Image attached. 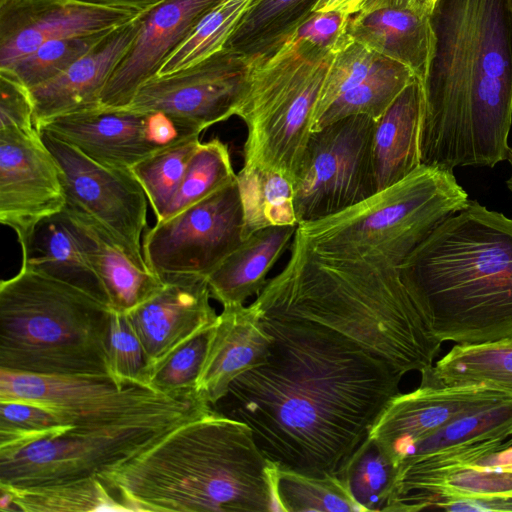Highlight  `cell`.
<instances>
[{
	"label": "cell",
	"mask_w": 512,
	"mask_h": 512,
	"mask_svg": "<svg viewBox=\"0 0 512 512\" xmlns=\"http://www.w3.org/2000/svg\"><path fill=\"white\" fill-rule=\"evenodd\" d=\"M401 379L326 369L271 344L266 362L238 376L213 408L246 423L278 467L338 476Z\"/></svg>",
	"instance_id": "cell-1"
},
{
	"label": "cell",
	"mask_w": 512,
	"mask_h": 512,
	"mask_svg": "<svg viewBox=\"0 0 512 512\" xmlns=\"http://www.w3.org/2000/svg\"><path fill=\"white\" fill-rule=\"evenodd\" d=\"M423 88L421 164L453 171L507 159L512 126L509 0H437Z\"/></svg>",
	"instance_id": "cell-2"
},
{
	"label": "cell",
	"mask_w": 512,
	"mask_h": 512,
	"mask_svg": "<svg viewBox=\"0 0 512 512\" xmlns=\"http://www.w3.org/2000/svg\"><path fill=\"white\" fill-rule=\"evenodd\" d=\"M251 306L333 328L403 375H427L442 345L431 334L398 264L375 253H317L297 232L284 268L268 280Z\"/></svg>",
	"instance_id": "cell-3"
},
{
	"label": "cell",
	"mask_w": 512,
	"mask_h": 512,
	"mask_svg": "<svg viewBox=\"0 0 512 512\" xmlns=\"http://www.w3.org/2000/svg\"><path fill=\"white\" fill-rule=\"evenodd\" d=\"M274 465L246 423L213 409L97 477L127 511L277 512Z\"/></svg>",
	"instance_id": "cell-4"
},
{
	"label": "cell",
	"mask_w": 512,
	"mask_h": 512,
	"mask_svg": "<svg viewBox=\"0 0 512 512\" xmlns=\"http://www.w3.org/2000/svg\"><path fill=\"white\" fill-rule=\"evenodd\" d=\"M399 268L440 343L512 342V218L469 200Z\"/></svg>",
	"instance_id": "cell-5"
},
{
	"label": "cell",
	"mask_w": 512,
	"mask_h": 512,
	"mask_svg": "<svg viewBox=\"0 0 512 512\" xmlns=\"http://www.w3.org/2000/svg\"><path fill=\"white\" fill-rule=\"evenodd\" d=\"M111 312L79 288L20 267L0 283V370L112 377Z\"/></svg>",
	"instance_id": "cell-6"
},
{
	"label": "cell",
	"mask_w": 512,
	"mask_h": 512,
	"mask_svg": "<svg viewBox=\"0 0 512 512\" xmlns=\"http://www.w3.org/2000/svg\"><path fill=\"white\" fill-rule=\"evenodd\" d=\"M333 57L291 35L251 60L236 111L247 129L243 168L271 171L296 183Z\"/></svg>",
	"instance_id": "cell-7"
},
{
	"label": "cell",
	"mask_w": 512,
	"mask_h": 512,
	"mask_svg": "<svg viewBox=\"0 0 512 512\" xmlns=\"http://www.w3.org/2000/svg\"><path fill=\"white\" fill-rule=\"evenodd\" d=\"M468 194L453 171L421 164L401 181L296 232L317 253H376L400 265L441 221L464 208Z\"/></svg>",
	"instance_id": "cell-8"
},
{
	"label": "cell",
	"mask_w": 512,
	"mask_h": 512,
	"mask_svg": "<svg viewBox=\"0 0 512 512\" xmlns=\"http://www.w3.org/2000/svg\"><path fill=\"white\" fill-rule=\"evenodd\" d=\"M23 401L54 412L76 429H98L168 414H206L196 390L166 394L121 385L108 376H47L0 370V401Z\"/></svg>",
	"instance_id": "cell-9"
},
{
	"label": "cell",
	"mask_w": 512,
	"mask_h": 512,
	"mask_svg": "<svg viewBox=\"0 0 512 512\" xmlns=\"http://www.w3.org/2000/svg\"><path fill=\"white\" fill-rule=\"evenodd\" d=\"M206 414H168L98 429L73 428L39 440L0 458V489L97 476L104 468L140 454L177 426Z\"/></svg>",
	"instance_id": "cell-10"
},
{
	"label": "cell",
	"mask_w": 512,
	"mask_h": 512,
	"mask_svg": "<svg viewBox=\"0 0 512 512\" xmlns=\"http://www.w3.org/2000/svg\"><path fill=\"white\" fill-rule=\"evenodd\" d=\"M375 125L370 117L352 115L312 132L294 184L298 225L338 213L377 192Z\"/></svg>",
	"instance_id": "cell-11"
},
{
	"label": "cell",
	"mask_w": 512,
	"mask_h": 512,
	"mask_svg": "<svg viewBox=\"0 0 512 512\" xmlns=\"http://www.w3.org/2000/svg\"><path fill=\"white\" fill-rule=\"evenodd\" d=\"M244 241L237 178L203 200L145 231L142 252L161 279L208 275Z\"/></svg>",
	"instance_id": "cell-12"
},
{
	"label": "cell",
	"mask_w": 512,
	"mask_h": 512,
	"mask_svg": "<svg viewBox=\"0 0 512 512\" xmlns=\"http://www.w3.org/2000/svg\"><path fill=\"white\" fill-rule=\"evenodd\" d=\"M251 60L223 48L173 73L155 76L137 90L129 108L160 111L192 134L236 116Z\"/></svg>",
	"instance_id": "cell-13"
},
{
	"label": "cell",
	"mask_w": 512,
	"mask_h": 512,
	"mask_svg": "<svg viewBox=\"0 0 512 512\" xmlns=\"http://www.w3.org/2000/svg\"><path fill=\"white\" fill-rule=\"evenodd\" d=\"M39 133L59 166L66 203L98 221L138 267L149 270L141 241L149 201L131 170L102 165L51 134Z\"/></svg>",
	"instance_id": "cell-14"
},
{
	"label": "cell",
	"mask_w": 512,
	"mask_h": 512,
	"mask_svg": "<svg viewBox=\"0 0 512 512\" xmlns=\"http://www.w3.org/2000/svg\"><path fill=\"white\" fill-rule=\"evenodd\" d=\"M504 446V440H487L422 458L385 512L437 509L460 499H512V445Z\"/></svg>",
	"instance_id": "cell-15"
},
{
	"label": "cell",
	"mask_w": 512,
	"mask_h": 512,
	"mask_svg": "<svg viewBox=\"0 0 512 512\" xmlns=\"http://www.w3.org/2000/svg\"><path fill=\"white\" fill-rule=\"evenodd\" d=\"M65 204L59 166L39 131H0V222L16 233L20 247Z\"/></svg>",
	"instance_id": "cell-16"
},
{
	"label": "cell",
	"mask_w": 512,
	"mask_h": 512,
	"mask_svg": "<svg viewBox=\"0 0 512 512\" xmlns=\"http://www.w3.org/2000/svg\"><path fill=\"white\" fill-rule=\"evenodd\" d=\"M511 399L482 385L420 384L389 401L368 437L398 466L412 446L454 419Z\"/></svg>",
	"instance_id": "cell-17"
},
{
	"label": "cell",
	"mask_w": 512,
	"mask_h": 512,
	"mask_svg": "<svg viewBox=\"0 0 512 512\" xmlns=\"http://www.w3.org/2000/svg\"><path fill=\"white\" fill-rule=\"evenodd\" d=\"M222 1L164 0L142 11L137 36L105 85L100 104L129 106L139 87L157 76L200 20Z\"/></svg>",
	"instance_id": "cell-18"
},
{
	"label": "cell",
	"mask_w": 512,
	"mask_h": 512,
	"mask_svg": "<svg viewBox=\"0 0 512 512\" xmlns=\"http://www.w3.org/2000/svg\"><path fill=\"white\" fill-rule=\"evenodd\" d=\"M139 13L76 0H37L0 7V69L46 42L109 31Z\"/></svg>",
	"instance_id": "cell-19"
},
{
	"label": "cell",
	"mask_w": 512,
	"mask_h": 512,
	"mask_svg": "<svg viewBox=\"0 0 512 512\" xmlns=\"http://www.w3.org/2000/svg\"><path fill=\"white\" fill-rule=\"evenodd\" d=\"M162 280L164 286L159 292L126 313L144 349L150 379L153 370L172 352L211 327L218 316L210 304L206 277L172 276Z\"/></svg>",
	"instance_id": "cell-20"
},
{
	"label": "cell",
	"mask_w": 512,
	"mask_h": 512,
	"mask_svg": "<svg viewBox=\"0 0 512 512\" xmlns=\"http://www.w3.org/2000/svg\"><path fill=\"white\" fill-rule=\"evenodd\" d=\"M146 112L99 105L39 123L45 131L88 158L109 167L131 169L154 151L145 137Z\"/></svg>",
	"instance_id": "cell-21"
},
{
	"label": "cell",
	"mask_w": 512,
	"mask_h": 512,
	"mask_svg": "<svg viewBox=\"0 0 512 512\" xmlns=\"http://www.w3.org/2000/svg\"><path fill=\"white\" fill-rule=\"evenodd\" d=\"M140 14L110 30L63 73L29 89L35 127L50 118L101 105L105 85L137 36Z\"/></svg>",
	"instance_id": "cell-22"
},
{
	"label": "cell",
	"mask_w": 512,
	"mask_h": 512,
	"mask_svg": "<svg viewBox=\"0 0 512 512\" xmlns=\"http://www.w3.org/2000/svg\"><path fill=\"white\" fill-rule=\"evenodd\" d=\"M271 342L251 305L223 307L210 331L196 391L214 406L238 376L266 362Z\"/></svg>",
	"instance_id": "cell-23"
},
{
	"label": "cell",
	"mask_w": 512,
	"mask_h": 512,
	"mask_svg": "<svg viewBox=\"0 0 512 512\" xmlns=\"http://www.w3.org/2000/svg\"><path fill=\"white\" fill-rule=\"evenodd\" d=\"M61 212L81 252L103 284L112 310L128 313L162 289L164 281L138 267L93 217L70 203Z\"/></svg>",
	"instance_id": "cell-24"
},
{
	"label": "cell",
	"mask_w": 512,
	"mask_h": 512,
	"mask_svg": "<svg viewBox=\"0 0 512 512\" xmlns=\"http://www.w3.org/2000/svg\"><path fill=\"white\" fill-rule=\"evenodd\" d=\"M347 32L356 42L408 67L423 83L433 46L432 18L380 8L349 16Z\"/></svg>",
	"instance_id": "cell-25"
},
{
	"label": "cell",
	"mask_w": 512,
	"mask_h": 512,
	"mask_svg": "<svg viewBox=\"0 0 512 512\" xmlns=\"http://www.w3.org/2000/svg\"><path fill=\"white\" fill-rule=\"evenodd\" d=\"M296 230L297 225L270 226L251 234L208 275L211 297L225 307L258 295Z\"/></svg>",
	"instance_id": "cell-26"
},
{
	"label": "cell",
	"mask_w": 512,
	"mask_h": 512,
	"mask_svg": "<svg viewBox=\"0 0 512 512\" xmlns=\"http://www.w3.org/2000/svg\"><path fill=\"white\" fill-rule=\"evenodd\" d=\"M422 111L423 88L415 78L376 121L372 155L377 192L401 181L421 165Z\"/></svg>",
	"instance_id": "cell-27"
},
{
	"label": "cell",
	"mask_w": 512,
	"mask_h": 512,
	"mask_svg": "<svg viewBox=\"0 0 512 512\" xmlns=\"http://www.w3.org/2000/svg\"><path fill=\"white\" fill-rule=\"evenodd\" d=\"M21 252V268L79 288L110 306L103 284L81 252L62 212L40 221Z\"/></svg>",
	"instance_id": "cell-28"
},
{
	"label": "cell",
	"mask_w": 512,
	"mask_h": 512,
	"mask_svg": "<svg viewBox=\"0 0 512 512\" xmlns=\"http://www.w3.org/2000/svg\"><path fill=\"white\" fill-rule=\"evenodd\" d=\"M318 0H251L223 48L252 60L284 43Z\"/></svg>",
	"instance_id": "cell-29"
},
{
	"label": "cell",
	"mask_w": 512,
	"mask_h": 512,
	"mask_svg": "<svg viewBox=\"0 0 512 512\" xmlns=\"http://www.w3.org/2000/svg\"><path fill=\"white\" fill-rule=\"evenodd\" d=\"M421 384L482 385L512 396V342L455 344Z\"/></svg>",
	"instance_id": "cell-30"
},
{
	"label": "cell",
	"mask_w": 512,
	"mask_h": 512,
	"mask_svg": "<svg viewBox=\"0 0 512 512\" xmlns=\"http://www.w3.org/2000/svg\"><path fill=\"white\" fill-rule=\"evenodd\" d=\"M0 490L8 492L15 509L24 512L127 511L97 476Z\"/></svg>",
	"instance_id": "cell-31"
},
{
	"label": "cell",
	"mask_w": 512,
	"mask_h": 512,
	"mask_svg": "<svg viewBox=\"0 0 512 512\" xmlns=\"http://www.w3.org/2000/svg\"><path fill=\"white\" fill-rule=\"evenodd\" d=\"M243 217L244 240L270 226L297 225L294 185L271 171L241 168L237 173Z\"/></svg>",
	"instance_id": "cell-32"
},
{
	"label": "cell",
	"mask_w": 512,
	"mask_h": 512,
	"mask_svg": "<svg viewBox=\"0 0 512 512\" xmlns=\"http://www.w3.org/2000/svg\"><path fill=\"white\" fill-rule=\"evenodd\" d=\"M277 512H364L339 476H313L274 465Z\"/></svg>",
	"instance_id": "cell-33"
},
{
	"label": "cell",
	"mask_w": 512,
	"mask_h": 512,
	"mask_svg": "<svg viewBox=\"0 0 512 512\" xmlns=\"http://www.w3.org/2000/svg\"><path fill=\"white\" fill-rule=\"evenodd\" d=\"M415 78L408 67L389 59L364 82L340 96L315 122L313 131L352 115L378 121Z\"/></svg>",
	"instance_id": "cell-34"
},
{
	"label": "cell",
	"mask_w": 512,
	"mask_h": 512,
	"mask_svg": "<svg viewBox=\"0 0 512 512\" xmlns=\"http://www.w3.org/2000/svg\"><path fill=\"white\" fill-rule=\"evenodd\" d=\"M193 135L168 147L158 149L131 167L153 209L156 221L164 213L180 187L188 163L201 143Z\"/></svg>",
	"instance_id": "cell-35"
},
{
	"label": "cell",
	"mask_w": 512,
	"mask_h": 512,
	"mask_svg": "<svg viewBox=\"0 0 512 512\" xmlns=\"http://www.w3.org/2000/svg\"><path fill=\"white\" fill-rule=\"evenodd\" d=\"M237 178L226 143L219 138L201 142L192 155L179 189L161 220L203 200ZM160 221V220H158Z\"/></svg>",
	"instance_id": "cell-36"
},
{
	"label": "cell",
	"mask_w": 512,
	"mask_h": 512,
	"mask_svg": "<svg viewBox=\"0 0 512 512\" xmlns=\"http://www.w3.org/2000/svg\"><path fill=\"white\" fill-rule=\"evenodd\" d=\"M512 438V399L454 419L411 447L406 457H421L452 446Z\"/></svg>",
	"instance_id": "cell-37"
},
{
	"label": "cell",
	"mask_w": 512,
	"mask_h": 512,
	"mask_svg": "<svg viewBox=\"0 0 512 512\" xmlns=\"http://www.w3.org/2000/svg\"><path fill=\"white\" fill-rule=\"evenodd\" d=\"M397 473L370 437H366L339 474L363 511H384Z\"/></svg>",
	"instance_id": "cell-38"
},
{
	"label": "cell",
	"mask_w": 512,
	"mask_h": 512,
	"mask_svg": "<svg viewBox=\"0 0 512 512\" xmlns=\"http://www.w3.org/2000/svg\"><path fill=\"white\" fill-rule=\"evenodd\" d=\"M251 0H223L197 24L164 62L157 76L178 71L223 49Z\"/></svg>",
	"instance_id": "cell-39"
},
{
	"label": "cell",
	"mask_w": 512,
	"mask_h": 512,
	"mask_svg": "<svg viewBox=\"0 0 512 512\" xmlns=\"http://www.w3.org/2000/svg\"><path fill=\"white\" fill-rule=\"evenodd\" d=\"M70 429L73 428L43 406L16 400L0 401V458Z\"/></svg>",
	"instance_id": "cell-40"
},
{
	"label": "cell",
	"mask_w": 512,
	"mask_h": 512,
	"mask_svg": "<svg viewBox=\"0 0 512 512\" xmlns=\"http://www.w3.org/2000/svg\"><path fill=\"white\" fill-rule=\"evenodd\" d=\"M109 31L46 42L35 51L0 70L8 72L25 87L31 89L63 73Z\"/></svg>",
	"instance_id": "cell-41"
},
{
	"label": "cell",
	"mask_w": 512,
	"mask_h": 512,
	"mask_svg": "<svg viewBox=\"0 0 512 512\" xmlns=\"http://www.w3.org/2000/svg\"><path fill=\"white\" fill-rule=\"evenodd\" d=\"M388 60L353 39L335 53L316 106L313 126L340 96L360 85Z\"/></svg>",
	"instance_id": "cell-42"
},
{
	"label": "cell",
	"mask_w": 512,
	"mask_h": 512,
	"mask_svg": "<svg viewBox=\"0 0 512 512\" xmlns=\"http://www.w3.org/2000/svg\"><path fill=\"white\" fill-rule=\"evenodd\" d=\"M107 353L110 373L116 382L152 388L144 349L126 313L111 312Z\"/></svg>",
	"instance_id": "cell-43"
},
{
	"label": "cell",
	"mask_w": 512,
	"mask_h": 512,
	"mask_svg": "<svg viewBox=\"0 0 512 512\" xmlns=\"http://www.w3.org/2000/svg\"><path fill=\"white\" fill-rule=\"evenodd\" d=\"M212 326L177 348L153 370L152 388L166 394L196 390Z\"/></svg>",
	"instance_id": "cell-44"
},
{
	"label": "cell",
	"mask_w": 512,
	"mask_h": 512,
	"mask_svg": "<svg viewBox=\"0 0 512 512\" xmlns=\"http://www.w3.org/2000/svg\"><path fill=\"white\" fill-rule=\"evenodd\" d=\"M36 131L30 91L4 70H0V131Z\"/></svg>",
	"instance_id": "cell-45"
},
{
	"label": "cell",
	"mask_w": 512,
	"mask_h": 512,
	"mask_svg": "<svg viewBox=\"0 0 512 512\" xmlns=\"http://www.w3.org/2000/svg\"><path fill=\"white\" fill-rule=\"evenodd\" d=\"M349 16L336 10L313 12L292 35L335 54L352 40L347 32Z\"/></svg>",
	"instance_id": "cell-46"
},
{
	"label": "cell",
	"mask_w": 512,
	"mask_h": 512,
	"mask_svg": "<svg viewBox=\"0 0 512 512\" xmlns=\"http://www.w3.org/2000/svg\"><path fill=\"white\" fill-rule=\"evenodd\" d=\"M145 137L156 149L173 145L192 134L180 127L170 116L160 111L146 112Z\"/></svg>",
	"instance_id": "cell-47"
},
{
	"label": "cell",
	"mask_w": 512,
	"mask_h": 512,
	"mask_svg": "<svg viewBox=\"0 0 512 512\" xmlns=\"http://www.w3.org/2000/svg\"><path fill=\"white\" fill-rule=\"evenodd\" d=\"M450 512H512V499H460L441 503Z\"/></svg>",
	"instance_id": "cell-48"
},
{
	"label": "cell",
	"mask_w": 512,
	"mask_h": 512,
	"mask_svg": "<svg viewBox=\"0 0 512 512\" xmlns=\"http://www.w3.org/2000/svg\"><path fill=\"white\" fill-rule=\"evenodd\" d=\"M436 2L437 0H365L358 11L393 8L431 19Z\"/></svg>",
	"instance_id": "cell-49"
},
{
	"label": "cell",
	"mask_w": 512,
	"mask_h": 512,
	"mask_svg": "<svg viewBox=\"0 0 512 512\" xmlns=\"http://www.w3.org/2000/svg\"><path fill=\"white\" fill-rule=\"evenodd\" d=\"M88 4L142 12L164 0H76Z\"/></svg>",
	"instance_id": "cell-50"
},
{
	"label": "cell",
	"mask_w": 512,
	"mask_h": 512,
	"mask_svg": "<svg viewBox=\"0 0 512 512\" xmlns=\"http://www.w3.org/2000/svg\"><path fill=\"white\" fill-rule=\"evenodd\" d=\"M365 0H318L314 12L340 11L347 15L356 13Z\"/></svg>",
	"instance_id": "cell-51"
},
{
	"label": "cell",
	"mask_w": 512,
	"mask_h": 512,
	"mask_svg": "<svg viewBox=\"0 0 512 512\" xmlns=\"http://www.w3.org/2000/svg\"><path fill=\"white\" fill-rule=\"evenodd\" d=\"M506 160L509 162L510 167H511V174L506 181V185H507V188L509 189V191L512 193V148H510Z\"/></svg>",
	"instance_id": "cell-52"
},
{
	"label": "cell",
	"mask_w": 512,
	"mask_h": 512,
	"mask_svg": "<svg viewBox=\"0 0 512 512\" xmlns=\"http://www.w3.org/2000/svg\"><path fill=\"white\" fill-rule=\"evenodd\" d=\"M30 1H37V0H0V7L17 4V3L30 2Z\"/></svg>",
	"instance_id": "cell-53"
},
{
	"label": "cell",
	"mask_w": 512,
	"mask_h": 512,
	"mask_svg": "<svg viewBox=\"0 0 512 512\" xmlns=\"http://www.w3.org/2000/svg\"><path fill=\"white\" fill-rule=\"evenodd\" d=\"M509 4H510L511 19H512V0H509Z\"/></svg>",
	"instance_id": "cell-54"
}]
</instances>
